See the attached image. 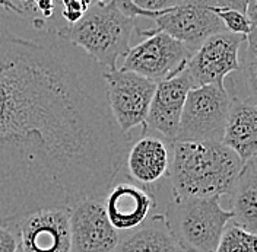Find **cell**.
<instances>
[{"instance_id":"cell-1","label":"cell","mask_w":257,"mask_h":252,"mask_svg":"<svg viewBox=\"0 0 257 252\" xmlns=\"http://www.w3.org/2000/svg\"><path fill=\"white\" fill-rule=\"evenodd\" d=\"M0 27V226L41 208L104 198L124 168L102 70L62 38Z\"/></svg>"},{"instance_id":"cell-2","label":"cell","mask_w":257,"mask_h":252,"mask_svg":"<svg viewBox=\"0 0 257 252\" xmlns=\"http://www.w3.org/2000/svg\"><path fill=\"white\" fill-rule=\"evenodd\" d=\"M170 179L174 198L229 194L242 168L240 158L222 143L171 142Z\"/></svg>"},{"instance_id":"cell-3","label":"cell","mask_w":257,"mask_h":252,"mask_svg":"<svg viewBox=\"0 0 257 252\" xmlns=\"http://www.w3.org/2000/svg\"><path fill=\"white\" fill-rule=\"evenodd\" d=\"M136 19L120 11L115 0L91 3L78 22L57 28L54 34L63 41L80 48L101 69H117V59L130 48Z\"/></svg>"},{"instance_id":"cell-4","label":"cell","mask_w":257,"mask_h":252,"mask_svg":"<svg viewBox=\"0 0 257 252\" xmlns=\"http://www.w3.org/2000/svg\"><path fill=\"white\" fill-rule=\"evenodd\" d=\"M221 197L173 198L164 219L184 252H215L232 213L224 208Z\"/></svg>"},{"instance_id":"cell-5","label":"cell","mask_w":257,"mask_h":252,"mask_svg":"<svg viewBox=\"0 0 257 252\" xmlns=\"http://www.w3.org/2000/svg\"><path fill=\"white\" fill-rule=\"evenodd\" d=\"M231 95L225 85L192 88L181 112L174 142L222 143Z\"/></svg>"},{"instance_id":"cell-6","label":"cell","mask_w":257,"mask_h":252,"mask_svg":"<svg viewBox=\"0 0 257 252\" xmlns=\"http://www.w3.org/2000/svg\"><path fill=\"white\" fill-rule=\"evenodd\" d=\"M108 107L112 118L123 134L144 127L157 83L144 76L121 70H102Z\"/></svg>"},{"instance_id":"cell-7","label":"cell","mask_w":257,"mask_h":252,"mask_svg":"<svg viewBox=\"0 0 257 252\" xmlns=\"http://www.w3.org/2000/svg\"><path fill=\"white\" fill-rule=\"evenodd\" d=\"M193 51L164 32L146 35V40L128 48L121 70L138 73L146 79L160 83L181 73L192 57Z\"/></svg>"},{"instance_id":"cell-8","label":"cell","mask_w":257,"mask_h":252,"mask_svg":"<svg viewBox=\"0 0 257 252\" xmlns=\"http://www.w3.org/2000/svg\"><path fill=\"white\" fill-rule=\"evenodd\" d=\"M247 37L218 32L206 38L192 54L186 70L193 88L203 85H225L228 75L240 70V50Z\"/></svg>"},{"instance_id":"cell-9","label":"cell","mask_w":257,"mask_h":252,"mask_svg":"<svg viewBox=\"0 0 257 252\" xmlns=\"http://www.w3.org/2000/svg\"><path fill=\"white\" fill-rule=\"evenodd\" d=\"M154 21L157 25L154 30H138V32L144 37L155 32L168 34L186 44L193 53L210 35L225 31L219 18L208 6L197 3H183L164 9Z\"/></svg>"},{"instance_id":"cell-10","label":"cell","mask_w":257,"mask_h":252,"mask_svg":"<svg viewBox=\"0 0 257 252\" xmlns=\"http://www.w3.org/2000/svg\"><path fill=\"white\" fill-rule=\"evenodd\" d=\"M70 207L41 208L16 223L18 248L22 252H73Z\"/></svg>"},{"instance_id":"cell-11","label":"cell","mask_w":257,"mask_h":252,"mask_svg":"<svg viewBox=\"0 0 257 252\" xmlns=\"http://www.w3.org/2000/svg\"><path fill=\"white\" fill-rule=\"evenodd\" d=\"M73 252H115L120 233L107 217L102 198H86L69 208Z\"/></svg>"},{"instance_id":"cell-12","label":"cell","mask_w":257,"mask_h":252,"mask_svg":"<svg viewBox=\"0 0 257 252\" xmlns=\"http://www.w3.org/2000/svg\"><path fill=\"white\" fill-rule=\"evenodd\" d=\"M192 88V79L186 69L174 78L157 83L145 121L146 128L164 136L168 143L174 142L184 102Z\"/></svg>"},{"instance_id":"cell-13","label":"cell","mask_w":257,"mask_h":252,"mask_svg":"<svg viewBox=\"0 0 257 252\" xmlns=\"http://www.w3.org/2000/svg\"><path fill=\"white\" fill-rule=\"evenodd\" d=\"M102 201L107 217L117 232L139 227L157 204L149 189L132 182H114Z\"/></svg>"},{"instance_id":"cell-14","label":"cell","mask_w":257,"mask_h":252,"mask_svg":"<svg viewBox=\"0 0 257 252\" xmlns=\"http://www.w3.org/2000/svg\"><path fill=\"white\" fill-rule=\"evenodd\" d=\"M231 95V94H229ZM222 144L231 149L242 163L256 158L257 108L256 99L231 95V105L225 124Z\"/></svg>"},{"instance_id":"cell-15","label":"cell","mask_w":257,"mask_h":252,"mask_svg":"<svg viewBox=\"0 0 257 252\" xmlns=\"http://www.w3.org/2000/svg\"><path fill=\"white\" fill-rule=\"evenodd\" d=\"M127 150L124 166L128 176L139 185L151 187L167 176L170 168L168 144L160 137L145 136Z\"/></svg>"},{"instance_id":"cell-16","label":"cell","mask_w":257,"mask_h":252,"mask_svg":"<svg viewBox=\"0 0 257 252\" xmlns=\"http://www.w3.org/2000/svg\"><path fill=\"white\" fill-rule=\"evenodd\" d=\"M232 223L256 233L257 230V166L256 158L242 163L237 181L231 189Z\"/></svg>"},{"instance_id":"cell-17","label":"cell","mask_w":257,"mask_h":252,"mask_svg":"<svg viewBox=\"0 0 257 252\" xmlns=\"http://www.w3.org/2000/svg\"><path fill=\"white\" fill-rule=\"evenodd\" d=\"M115 252H184L171 235L164 216L148 217L136 229L120 237Z\"/></svg>"},{"instance_id":"cell-18","label":"cell","mask_w":257,"mask_h":252,"mask_svg":"<svg viewBox=\"0 0 257 252\" xmlns=\"http://www.w3.org/2000/svg\"><path fill=\"white\" fill-rule=\"evenodd\" d=\"M256 240V233H251L234 223L226 224L215 252H257Z\"/></svg>"},{"instance_id":"cell-19","label":"cell","mask_w":257,"mask_h":252,"mask_svg":"<svg viewBox=\"0 0 257 252\" xmlns=\"http://www.w3.org/2000/svg\"><path fill=\"white\" fill-rule=\"evenodd\" d=\"M215 15L222 22L225 31L231 34H237L247 37L253 30H256V24H253L245 14L234 9H218V8H209Z\"/></svg>"},{"instance_id":"cell-20","label":"cell","mask_w":257,"mask_h":252,"mask_svg":"<svg viewBox=\"0 0 257 252\" xmlns=\"http://www.w3.org/2000/svg\"><path fill=\"white\" fill-rule=\"evenodd\" d=\"M62 3H63L62 16L67 21V24L78 22L85 14V11L91 6L89 0H62Z\"/></svg>"},{"instance_id":"cell-21","label":"cell","mask_w":257,"mask_h":252,"mask_svg":"<svg viewBox=\"0 0 257 252\" xmlns=\"http://www.w3.org/2000/svg\"><path fill=\"white\" fill-rule=\"evenodd\" d=\"M19 12L21 16H28L30 21L32 22V25L37 28V30H43L46 27V21L41 19V16L38 15L35 6H34V2L32 0H9Z\"/></svg>"},{"instance_id":"cell-22","label":"cell","mask_w":257,"mask_h":252,"mask_svg":"<svg viewBox=\"0 0 257 252\" xmlns=\"http://www.w3.org/2000/svg\"><path fill=\"white\" fill-rule=\"evenodd\" d=\"M183 3H197L208 8H218V9H234V11H240L245 15L248 6V0H184Z\"/></svg>"},{"instance_id":"cell-23","label":"cell","mask_w":257,"mask_h":252,"mask_svg":"<svg viewBox=\"0 0 257 252\" xmlns=\"http://www.w3.org/2000/svg\"><path fill=\"white\" fill-rule=\"evenodd\" d=\"M138 8L149 12H161L164 9L181 5L184 0H132Z\"/></svg>"},{"instance_id":"cell-24","label":"cell","mask_w":257,"mask_h":252,"mask_svg":"<svg viewBox=\"0 0 257 252\" xmlns=\"http://www.w3.org/2000/svg\"><path fill=\"white\" fill-rule=\"evenodd\" d=\"M18 251V237L11 227L0 226V252Z\"/></svg>"},{"instance_id":"cell-25","label":"cell","mask_w":257,"mask_h":252,"mask_svg":"<svg viewBox=\"0 0 257 252\" xmlns=\"http://www.w3.org/2000/svg\"><path fill=\"white\" fill-rule=\"evenodd\" d=\"M32 2H34V6H35L38 15L41 16L43 21L47 22L54 12V2L53 0H32Z\"/></svg>"},{"instance_id":"cell-26","label":"cell","mask_w":257,"mask_h":252,"mask_svg":"<svg viewBox=\"0 0 257 252\" xmlns=\"http://www.w3.org/2000/svg\"><path fill=\"white\" fill-rule=\"evenodd\" d=\"M0 8H3V9H6V11H9V12H15L19 15V12H18V9H16L15 6L9 2V0H0Z\"/></svg>"},{"instance_id":"cell-27","label":"cell","mask_w":257,"mask_h":252,"mask_svg":"<svg viewBox=\"0 0 257 252\" xmlns=\"http://www.w3.org/2000/svg\"><path fill=\"white\" fill-rule=\"evenodd\" d=\"M91 3H99V2H107V0H89Z\"/></svg>"}]
</instances>
